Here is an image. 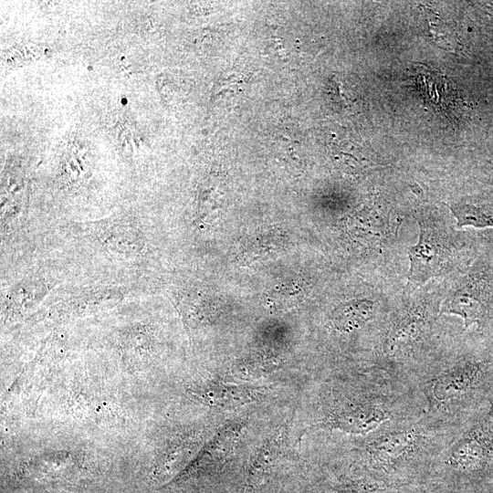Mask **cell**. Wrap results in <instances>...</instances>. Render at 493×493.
<instances>
[{
  "label": "cell",
  "instance_id": "52a82bcc",
  "mask_svg": "<svg viewBox=\"0 0 493 493\" xmlns=\"http://www.w3.org/2000/svg\"><path fill=\"white\" fill-rule=\"evenodd\" d=\"M412 431H398L378 437L370 444L371 453L383 461L393 460L408 451L415 443Z\"/></svg>",
  "mask_w": 493,
  "mask_h": 493
},
{
  "label": "cell",
  "instance_id": "6da1fadb",
  "mask_svg": "<svg viewBox=\"0 0 493 493\" xmlns=\"http://www.w3.org/2000/svg\"><path fill=\"white\" fill-rule=\"evenodd\" d=\"M442 314L459 316L464 330L482 327L493 314V264L479 257L469 267L441 307Z\"/></svg>",
  "mask_w": 493,
  "mask_h": 493
},
{
  "label": "cell",
  "instance_id": "3957f363",
  "mask_svg": "<svg viewBox=\"0 0 493 493\" xmlns=\"http://www.w3.org/2000/svg\"><path fill=\"white\" fill-rule=\"evenodd\" d=\"M482 372L479 362L467 361L440 374L433 383V395L438 401H449L470 391Z\"/></svg>",
  "mask_w": 493,
  "mask_h": 493
},
{
  "label": "cell",
  "instance_id": "8fae6325",
  "mask_svg": "<svg viewBox=\"0 0 493 493\" xmlns=\"http://www.w3.org/2000/svg\"><path fill=\"white\" fill-rule=\"evenodd\" d=\"M43 55L42 48L34 44L19 46L10 48L5 53L3 58L6 66L16 68L31 63Z\"/></svg>",
  "mask_w": 493,
  "mask_h": 493
},
{
  "label": "cell",
  "instance_id": "ba28073f",
  "mask_svg": "<svg viewBox=\"0 0 493 493\" xmlns=\"http://www.w3.org/2000/svg\"><path fill=\"white\" fill-rule=\"evenodd\" d=\"M488 452V448L480 437H464L451 449L448 462L458 467L474 468L484 462Z\"/></svg>",
  "mask_w": 493,
  "mask_h": 493
},
{
  "label": "cell",
  "instance_id": "9c48e42d",
  "mask_svg": "<svg viewBox=\"0 0 493 493\" xmlns=\"http://www.w3.org/2000/svg\"><path fill=\"white\" fill-rule=\"evenodd\" d=\"M103 241L112 249L124 253H136L142 249V242L133 229L125 226L110 228Z\"/></svg>",
  "mask_w": 493,
  "mask_h": 493
},
{
  "label": "cell",
  "instance_id": "5b68a950",
  "mask_svg": "<svg viewBox=\"0 0 493 493\" xmlns=\"http://www.w3.org/2000/svg\"><path fill=\"white\" fill-rule=\"evenodd\" d=\"M386 420L388 416L382 409L364 405L341 413L333 420V425L342 430L364 435Z\"/></svg>",
  "mask_w": 493,
  "mask_h": 493
},
{
  "label": "cell",
  "instance_id": "7c38bea8",
  "mask_svg": "<svg viewBox=\"0 0 493 493\" xmlns=\"http://www.w3.org/2000/svg\"><path fill=\"white\" fill-rule=\"evenodd\" d=\"M489 416H490L491 420L493 421V402H492L491 406H490Z\"/></svg>",
  "mask_w": 493,
  "mask_h": 493
},
{
  "label": "cell",
  "instance_id": "4fadbf2b",
  "mask_svg": "<svg viewBox=\"0 0 493 493\" xmlns=\"http://www.w3.org/2000/svg\"><path fill=\"white\" fill-rule=\"evenodd\" d=\"M349 493H351V492H349ZM353 493H357V492H353Z\"/></svg>",
  "mask_w": 493,
  "mask_h": 493
},
{
  "label": "cell",
  "instance_id": "8992f818",
  "mask_svg": "<svg viewBox=\"0 0 493 493\" xmlns=\"http://www.w3.org/2000/svg\"><path fill=\"white\" fill-rule=\"evenodd\" d=\"M457 227L493 228V204L458 202L450 205Z\"/></svg>",
  "mask_w": 493,
  "mask_h": 493
},
{
  "label": "cell",
  "instance_id": "7a4b0ae2",
  "mask_svg": "<svg viewBox=\"0 0 493 493\" xmlns=\"http://www.w3.org/2000/svg\"><path fill=\"white\" fill-rule=\"evenodd\" d=\"M418 228L417 242L408 248V281L423 285L450 267L457 247L446 223L421 215Z\"/></svg>",
  "mask_w": 493,
  "mask_h": 493
},
{
  "label": "cell",
  "instance_id": "30bf717a",
  "mask_svg": "<svg viewBox=\"0 0 493 493\" xmlns=\"http://www.w3.org/2000/svg\"><path fill=\"white\" fill-rule=\"evenodd\" d=\"M425 321L417 316H407L393 330L388 340V348L393 351L396 347L415 341L423 332Z\"/></svg>",
  "mask_w": 493,
  "mask_h": 493
},
{
  "label": "cell",
  "instance_id": "277c9868",
  "mask_svg": "<svg viewBox=\"0 0 493 493\" xmlns=\"http://www.w3.org/2000/svg\"><path fill=\"white\" fill-rule=\"evenodd\" d=\"M375 304L369 299H354L341 303L331 314V322L341 332H351L371 320L374 315Z\"/></svg>",
  "mask_w": 493,
  "mask_h": 493
}]
</instances>
